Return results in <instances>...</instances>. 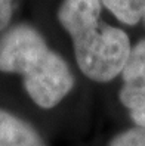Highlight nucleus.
<instances>
[{
	"label": "nucleus",
	"instance_id": "f257e3e1",
	"mask_svg": "<svg viewBox=\"0 0 145 146\" xmlns=\"http://www.w3.org/2000/svg\"><path fill=\"white\" fill-rule=\"evenodd\" d=\"M101 0H62L58 21L70 34L80 71L96 83L122 74L130 55L129 36L101 21Z\"/></svg>",
	"mask_w": 145,
	"mask_h": 146
},
{
	"label": "nucleus",
	"instance_id": "f03ea898",
	"mask_svg": "<svg viewBox=\"0 0 145 146\" xmlns=\"http://www.w3.org/2000/svg\"><path fill=\"white\" fill-rule=\"evenodd\" d=\"M0 71L21 74L28 96L43 109L55 108L74 87L64 58L28 24L13 25L0 36Z\"/></svg>",
	"mask_w": 145,
	"mask_h": 146
},
{
	"label": "nucleus",
	"instance_id": "7ed1b4c3",
	"mask_svg": "<svg viewBox=\"0 0 145 146\" xmlns=\"http://www.w3.org/2000/svg\"><path fill=\"white\" fill-rule=\"evenodd\" d=\"M120 77L118 99L127 109L135 127L145 128V38L132 46Z\"/></svg>",
	"mask_w": 145,
	"mask_h": 146
},
{
	"label": "nucleus",
	"instance_id": "20e7f679",
	"mask_svg": "<svg viewBox=\"0 0 145 146\" xmlns=\"http://www.w3.org/2000/svg\"><path fill=\"white\" fill-rule=\"evenodd\" d=\"M0 146H46V143L31 124L0 109Z\"/></svg>",
	"mask_w": 145,
	"mask_h": 146
},
{
	"label": "nucleus",
	"instance_id": "39448f33",
	"mask_svg": "<svg viewBox=\"0 0 145 146\" xmlns=\"http://www.w3.org/2000/svg\"><path fill=\"white\" fill-rule=\"evenodd\" d=\"M101 3L126 25H145V0H101Z\"/></svg>",
	"mask_w": 145,
	"mask_h": 146
},
{
	"label": "nucleus",
	"instance_id": "423d86ee",
	"mask_svg": "<svg viewBox=\"0 0 145 146\" xmlns=\"http://www.w3.org/2000/svg\"><path fill=\"white\" fill-rule=\"evenodd\" d=\"M108 146H145V128L132 127L116 134Z\"/></svg>",
	"mask_w": 145,
	"mask_h": 146
},
{
	"label": "nucleus",
	"instance_id": "0eeeda50",
	"mask_svg": "<svg viewBox=\"0 0 145 146\" xmlns=\"http://www.w3.org/2000/svg\"><path fill=\"white\" fill-rule=\"evenodd\" d=\"M13 11V0H0V31L5 30L11 22Z\"/></svg>",
	"mask_w": 145,
	"mask_h": 146
}]
</instances>
